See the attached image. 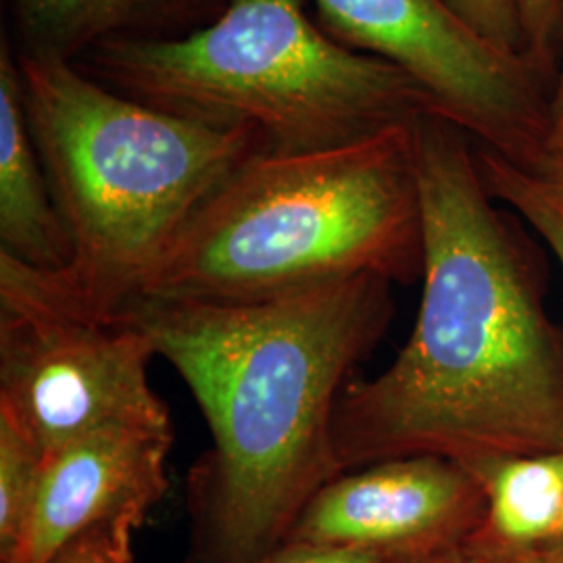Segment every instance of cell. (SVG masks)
Wrapping results in <instances>:
<instances>
[{
  "label": "cell",
  "mask_w": 563,
  "mask_h": 563,
  "mask_svg": "<svg viewBox=\"0 0 563 563\" xmlns=\"http://www.w3.org/2000/svg\"><path fill=\"white\" fill-rule=\"evenodd\" d=\"M422 207L418 320L380 376L349 383L332 422L342 472L405 455L465 467L563 451V325L522 239L484 186L474 139L413 123Z\"/></svg>",
  "instance_id": "cell-1"
},
{
  "label": "cell",
  "mask_w": 563,
  "mask_h": 563,
  "mask_svg": "<svg viewBox=\"0 0 563 563\" xmlns=\"http://www.w3.org/2000/svg\"><path fill=\"white\" fill-rule=\"evenodd\" d=\"M393 316V282L378 276L269 301L142 297L121 311L174 365L211 430L186 481L190 563L260 562L341 476L334 411Z\"/></svg>",
  "instance_id": "cell-2"
},
{
  "label": "cell",
  "mask_w": 563,
  "mask_h": 563,
  "mask_svg": "<svg viewBox=\"0 0 563 563\" xmlns=\"http://www.w3.org/2000/svg\"><path fill=\"white\" fill-rule=\"evenodd\" d=\"M413 123L242 163L181 228L141 299L269 301L357 276L420 280Z\"/></svg>",
  "instance_id": "cell-3"
},
{
  "label": "cell",
  "mask_w": 563,
  "mask_h": 563,
  "mask_svg": "<svg viewBox=\"0 0 563 563\" xmlns=\"http://www.w3.org/2000/svg\"><path fill=\"white\" fill-rule=\"evenodd\" d=\"M30 132L74 257L57 274L118 318L225 178L263 153L246 130L184 120L121 97L74 63L18 53Z\"/></svg>",
  "instance_id": "cell-4"
},
{
  "label": "cell",
  "mask_w": 563,
  "mask_h": 563,
  "mask_svg": "<svg viewBox=\"0 0 563 563\" xmlns=\"http://www.w3.org/2000/svg\"><path fill=\"white\" fill-rule=\"evenodd\" d=\"M74 65L151 109L246 130L276 155L339 148L443 115L397 65L328 36L307 0H232L190 36L109 42Z\"/></svg>",
  "instance_id": "cell-5"
},
{
  "label": "cell",
  "mask_w": 563,
  "mask_h": 563,
  "mask_svg": "<svg viewBox=\"0 0 563 563\" xmlns=\"http://www.w3.org/2000/svg\"><path fill=\"white\" fill-rule=\"evenodd\" d=\"M155 355L136 325L0 251V418L44 453L113 423H172L148 380Z\"/></svg>",
  "instance_id": "cell-6"
},
{
  "label": "cell",
  "mask_w": 563,
  "mask_h": 563,
  "mask_svg": "<svg viewBox=\"0 0 563 563\" xmlns=\"http://www.w3.org/2000/svg\"><path fill=\"white\" fill-rule=\"evenodd\" d=\"M323 32L397 65L446 120L509 162L551 139V90L528 60L481 36L446 0H313Z\"/></svg>",
  "instance_id": "cell-7"
},
{
  "label": "cell",
  "mask_w": 563,
  "mask_h": 563,
  "mask_svg": "<svg viewBox=\"0 0 563 563\" xmlns=\"http://www.w3.org/2000/svg\"><path fill=\"white\" fill-rule=\"evenodd\" d=\"M484 507L483 484L462 463L405 455L342 472L305 505L286 541L409 562L467 543Z\"/></svg>",
  "instance_id": "cell-8"
},
{
  "label": "cell",
  "mask_w": 563,
  "mask_h": 563,
  "mask_svg": "<svg viewBox=\"0 0 563 563\" xmlns=\"http://www.w3.org/2000/svg\"><path fill=\"white\" fill-rule=\"evenodd\" d=\"M172 423H113L46 453L20 543L0 563H51L78 534L113 518L144 523L167 490Z\"/></svg>",
  "instance_id": "cell-9"
},
{
  "label": "cell",
  "mask_w": 563,
  "mask_h": 563,
  "mask_svg": "<svg viewBox=\"0 0 563 563\" xmlns=\"http://www.w3.org/2000/svg\"><path fill=\"white\" fill-rule=\"evenodd\" d=\"M0 251L34 269L60 274L74 246L32 139L18 55L0 44Z\"/></svg>",
  "instance_id": "cell-10"
},
{
  "label": "cell",
  "mask_w": 563,
  "mask_h": 563,
  "mask_svg": "<svg viewBox=\"0 0 563 563\" xmlns=\"http://www.w3.org/2000/svg\"><path fill=\"white\" fill-rule=\"evenodd\" d=\"M232 0H15L25 55L76 63L121 41H176L207 27Z\"/></svg>",
  "instance_id": "cell-11"
},
{
  "label": "cell",
  "mask_w": 563,
  "mask_h": 563,
  "mask_svg": "<svg viewBox=\"0 0 563 563\" xmlns=\"http://www.w3.org/2000/svg\"><path fill=\"white\" fill-rule=\"evenodd\" d=\"M483 484V522L465 547L505 562L532 563L563 534V451L467 467Z\"/></svg>",
  "instance_id": "cell-12"
},
{
  "label": "cell",
  "mask_w": 563,
  "mask_h": 563,
  "mask_svg": "<svg viewBox=\"0 0 563 563\" xmlns=\"http://www.w3.org/2000/svg\"><path fill=\"white\" fill-rule=\"evenodd\" d=\"M46 453L20 428L0 418V562L20 543L41 488Z\"/></svg>",
  "instance_id": "cell-13"
},
{
  "label": "cell",
  "mask_w": 563,
  "mask_h": 563,
  "mask_svg": "<svg viewBox=\"0 0 563 563\" xmlns=\"http://www.w3.org/2000/svg\"><path fill=\"white\" fill-rule=\"evenodd\" d=\"M476 163L488 195L509 205L530 223L563 267V207L526 169L497 151L474 142Z\"/></svg>",
  "instance_id": "cell-14"
},
{
  "label": "cell",
  "mask_w": 563,
  "mask_h": 563,
  "mask_svg": "<svg viewBox=\"0 0 563 563\" xmlns=\"http://www.w3.org/2000/svg\"><path fill=\"white\" fill-rule=\"evenodd\" d=\"M522 21L526 60L549 86L558 71V44L562 46V15L558 0H516ZM555 88V81H553Z\"/></svg>",
  "instance_id": "cell-15"
},
{
  "label": "cell",
  "mask_w": 563,
  "mask_h": 563,
  "mask_svg": "<svg viewBox=\"0 0 563 563\" xmlns=\"http://www.w3.org/2000/svg\"><path fill=\"white\" fill-rule=\"evenodd\" d=\"M139 528L142 523L134 518L97 523L65 544L51 563H132V541Z\"/></svg>",
  "instance_id": "cell-16"
},
{
  "label": "cell",
  "mask_w": 563,
  "mask_h": 563,
  "mask_svg": "<svg viewBox=\"0 0 563 563\" xmlns=\"http://www.w3.org/2000/svg\"><path fill=\"white\" fill-rule=\"evenodd\" d=\"M481 36L505 53L526 59L522 21L516 0H446Z\"/></svg>",
  "instance_id": "cell-17"
},
{
  "label": "cell",
  "mask_w": 563,
  "mask_h": 563,
  "mask_svg": "<svg viewBox=\"0 0 563 563\" xmlns=\"http://www.w3.org/2000/svg\"><path fill=\"white\" fill-rule=\"evenodd\" d=\"M255 563H397L365 553L355 549H342V547H325V544L297 543L286 541L276 547L272 553H267L260 562Z\"/></svg>",
  "instance_id": "cell-18"
},
{
  "label": "cell",
  "mask_w": 563,
  "mask_h": 563,
  "mask_svg": "<svg viewBox=\"0 0 563 563\" xmlns=\"http://www.w3.org/2000/svg\"><path fill=\"white\" fill-rule=\"evenodd\" d=\"M544 188V192L563 207V146L547 142L543 148L526 163H516Z\"/></svg>",
  "instance_id": "cell-19"
},
{
  "label": "cell",
  "mask_w": 563,
  "mask_h": 563,
  "mask_svg": "<svg viewBox=\"0 0 563 563\" xmlns=\"http://www.w3.org/2000/svg\"><path fill=\"white\" fill-rule=\"evenodd\" d=\"M397 563H528V562H505V560H495V558H488L483 555L470 547H455V549H449L443 553H437V555H428V558H420V560H409V562H397Z\"/></svg>",
  "instance_id": "cell-20"
},
{
  "label": "cell",
  "mask_w": 563,
  "mask_h": 563,
  "mask_svg": "<svg viewBox=\"0 0 563 563\" xmlns=\"http://www.w3.org/2000/svg\"><path fill=\"white\" fill-rule=\"evenodd\" d=\"M558 2H560V15H562V65H560V74H558L553 97H551V107H549L551 139L563 134V0H558Z\"/></svg>",
  "instance_id": "cell-21"
},
{
  "label": "cell",
  "mask_w": 563,
  "mask_h": 563,
  "mask_svg": "<svg viewBox=\"0 0 563 563\" xmlns=\"http://www.w3.org/2000/svg\"><path fill=\"white\" fill-rule=\"evenodd\" d=\"M532 563H563V551H551V553H544L539 555Z\"/></svg>",
  "instance_id": "cell-22"
},
{
  "label": "cell",
  "mask_w": 563,
  "mask_h": 563,
  "mask_svg": "<svg viewBox=\"0 0 563 563\" xmlns=\"http://www.w3.org/2000/svg\"><path fill=\"white\" fill-rule=\"evenodd\" d=\"M549 142H553V144H558V146H563V134H560V136H553V139H549Z\"/></svg>",
  "instance_id": "cell-23"
},
{
  "label": "cell",
  "mask_w": 563,
  "mask_h": 563,
  "mask_svg": "<svg viewBox=\"0 0 563 563\" xmlns=\"http://www.w3.org/2000/svg\"><path fill=\"white\" fill-rule=\"evenodd\" d=\"M551 551H563V534H562V539H560V541H558V544H555V547H553V549H551ZM551 551H547V553H551ZM544 555V553H543Z\"/></svg>",
  "instance_id": "cell-24"
}]
</instances>
